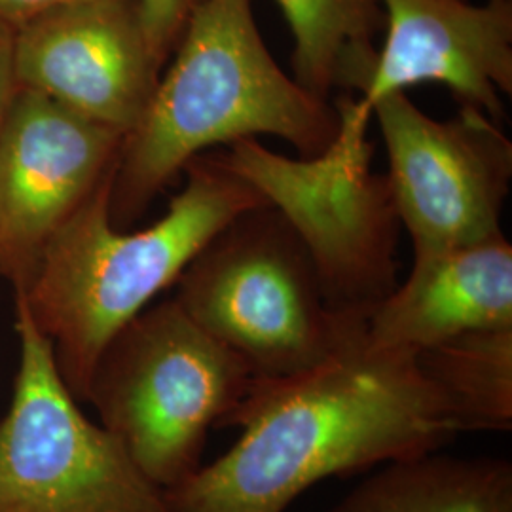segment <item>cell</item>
I'll return each instance as SVG.
<instances>
[{
	"label": "cell",
	"instance_id": "cell-5",
	"mask_svg": "<svg viewBox=\"0 0 512 512\" xmlns=\"http://www.w3.org/2000/svg\"><path fill=\"white\" fill-rule=\"evenodd\" d=\"M332 103L340 128L319 156L293 158L258 139L232 143L213 156L291 224L330 310L368 321L399 285L403 226L387 177L372 169V116L348 93Z\"/></svg>",
	"mask_w": 512,
	"mask_h": 512
},
{
	"label": "cell",
	"instance_id": "cell-6",
	"mask_svg": "<svg viewBox=\"0 0 512 512\" xmlns=\"http://www.w3.org/2000/svg\"><path fill=\"white\" fill-rule=\"evenodd\" d=\"M255 378L239 355L167 298L150 304L110 340L86 403L141 473L165 492L202 467L209 431L224 425Z\"/></svg>",
	"mask_w": 512,
	"mask_h": 512
},
{
	"label": "cell",
	"instance_id": "cell-2",
	"mask_svg": "<svg viewBox=\"0 0 512 512\" xmlns=\"http://www.w3.org/2000/svg\"><path fill=\"white\" fill-rule=\"evenodd\" d=\"M173 52L143 118L120 148L110 194L114 224L141 215L211 148L274 137L313 158L336 139L334 103L275 63L256 27L253 0H200Z\"/></svg>",
	"mask_w": 512,
	"mask_h": 512
},
{
	"label": "cell",
	"instance_id": "cell-15",
	"mask_svg": "<svg viewBox=\"0 0 512 512\" xmlns=\"http://www.w3.org/2000/svg\"><path fill=\"white\" fill-rule=\"evenodd\" d=\"M293 35V78L330 101L351 63L372 54L385 27L378 0H277Z\"/></svg>",
	"mask_w": 512,
	"mask_h": 512
},
{
	"label": "cell",
	"instance_id": "cell-7",
	"mask_svg": "<svg viewBox=\"0 0 512 512\" xmlns=\"http://www.w3.org/2000/svg\"><path fill=\"white\" fill-rule=\"evenodd\" d=\"M19 363L0 420V512H175L61 378L52 342L16 298Z\"/></svg>",
	"mask_w": 512,
	"mask_h": 512
},
{
	"label": "cell",
	"instance_id": "cell-11",
	"mask_svg": "<svg viewBox=\"0 0 512 512\" xmlns=\"http://www.w3.org/2000/svg\"><path fill=\"white\" fill-rule=\"evenodd\" d=\"M385 42L359 86L357 105L372 107L420 84L446 86L459 107L503 120L512 95V0H378Z\"/></svg>",
	"mask_w": 512,
	"mask_h": 512
},
{
	"label": "cell",
	"instance_id": "cell-1",
	"mask_svg": "<svg viewBox=\"0 0 512 512\" xmlns=\"http://www.w3.org/2000/svg\"><path fill=\"white\" fill-rule=\"evenodd\" d=\"M222 427L238 442L179 486L175 512H285L330 476L444 450L458 421L416 355L374 348L366 334L329 361L285 378H255Z\"/></svg>",
	"mask_w": 512,
	"mask_h": 512
},
{
	"label": "cell",
	"instance_id": "cell-14",
	"mask_svg": "<svg viewBox=\"0 0 512 512\" xmlns=\"http://www.w3.org/2000/svg\"><path fill=\"white\" fill-rule=\"evenodd\" d=\"M461 433L511 431L512 327L475 330L416 355Z\"/></svg>",
	"mask_w": 512,
	"mask_h": 512
},
{
	"label": "cell",
	"instance_id": "cell-8",
	"mask_svg": "<svg viewBox=\"0 0 512 512\" xmlns=\"http://www.w3.org/2000/svg\"><path fill=\"white\" fill-rule=\"evenodd\" d=\"M385 173L412 258L501 238L512 181V141L499 122L473 107L437 120L395 92L372 107Z\"/></svg>",
	"mask_w": 512,
	"mask_h": 512
},
{
	"label": "cell",
	"instance_id": "cell-12",
	"mask_svg": "<svg viewBox=\"0 0 512 512\" xmlns=\"http://www.w3.org/2000/svg\"><path fill=\"white\" fill-rule=\"evenodd\" d=\"M499 327H512V245L505 236L412 258L408 277L370 313L366 340L418 355Z\"/></svg>",
	"mask_w": 512,
	"mask_h": 512
},
{
	"label": "cell",
	"instance_id": "cell-4",
	"mask_svg": "<svg viewBox=\"0 0 512 512\" xmlns=\"http://www.w3.org/2000/svg\"><path fill=\"white\" fill-rule=\"evenodd\" d=\"M175 300L256 378H285L329 361L366 334L330 310L306 247L272 205L239 213L177 279Z\"/></svg>",
	"mask_w": 512,
	"mask_h": 512
},
{
	"label": "cell",
	"instance_id": "cell-3",
	"mask_svg": "<svg viewBox=\"0 0 512 512\" xmlns=\"http://www.w3.org/2000/svg\"><path fill=\"white\" fill-rule=\"evenodd\" d=\"M184 171L183 190L164 217L137 232L112 222V171L55 230L31 279L16 291L52 342L61 378L78 403L88 401L93 370L110 340L177 283L222 226L268 205L213 154L194 158Z\"/></svg>",
	"mask_w": 512,
	"mask_h": 512
},
{
	"label": "cell",
	"instance_id": "cell-18",
	"mask_svg": "<svg viewBox=\"0 0 512 512\" xmlns=\"http://www.w3.org/2000/svg\"><path fill=\"white\" fill-rule=\"evenodd\" d=\"M14 90V29L0 19V128Z\"/></svg>",
	"mask_w": 512,
	"mask_h": 512
},
{
	"label": "cell",
	"instance_id": "cell-10",
	"mask_svg": "<svg viewBox=\"0 0 512 512\" xmlns=\"http://www.w3.org/2000/svg\"><path fill=\"white\" fill-rule=\"evenodd\" d=\"M160 71L135 0L71 4L14 29L16 86L124 137L143 118Z\"/></svg>",
	"mask_w": 512,
	"mask_h": 512
},
{
	"label": "cell",
	"instance_id": "cell-17",
	"mask_svg": "<svg viewBox=\"0 0 512 512\" xmlns=\"http://www.w3.org/2000/svg\"><path fill=\"white\" fill-rule=\"evenodd\" d=\"M80 2L93 0H0V19L12 29H18L23 23L48 14L57 8H65Z\"/></svg>",
	"mask_w": 512,
	"mask_h": 512
},
{
	"label": "cell",
	"instance_id": "cell-9",
	"mask_svg": "<svg viewBox=\"0 0 512 512\" xmlns=\"http://www.w3.org/2000/svg\"><path fill=\"white\" fill-rule=\"evenodd\" d=\"M124 135L16 86L0 128V277L19 291L55 230L114 171Z\"/></svg>",
	"mask_w": 512,
	"mask_h": 512
},
{
	"label": "cell",
	"instance_id": "cell-16",
	"mask_svg": "<svg viewBox=\"0 0 512 512\" xmlns=\"http://www.w3.org/2000/svg\"><path fill=\"white\" fill-rule=\"evenodd\" d=\"M200 0H135L148 50L162 69Z\"/></svg>",
	"mask_w": 512,
	"mask_h": 512
},
{
	"label": "cell",
	"instance_id": "cell-13",
	"mask_svg": "<svg viewBox=\"0 0 512 512\" xmlns=\"http://www.w3.org/2000/svg\"><path fill=\"white\" fill-rule=\"evenodd\" d=\"M327 512H512V463L442 450L391 461Z\"/></svg>",
	"mask_w": 512,
	"mask_h": 512
}]
</instances>
